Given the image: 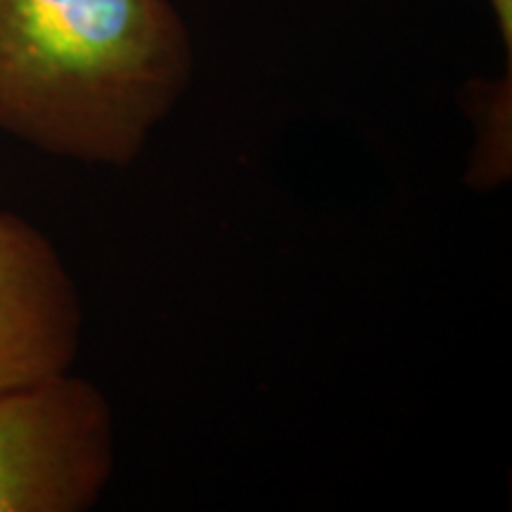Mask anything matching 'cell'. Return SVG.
I'll return each mask as SVG.
<instances>
[{
  "label": "cell",
  "mask_w": 512,
  "mask_h": 512,
  "mask_svg": "<svg viewBox=\"0 0 512 512\" xmlns=\"http://www.w3.org/2000/svg\"><path fill=\"white\" fill-rule=\"evenodd\" d=\"M192 72L171 0H0V133L46 155L131 166Z\"/></svg>",
  "instance_id": "1"
},
{
  "label": "cell",
  "mask_w": 512,
  "mask_h": 512,
  "mask_svg": "<svg viewBox=\"0 0 512 512\" xmlns=\"http://www.w3.org/2000/svg\"><path fill=\"white\" fill-rule=\"evenodd\" d=\"M83 304L62 254L34 223L0 211V392L72 370Z\"/></svg>",
  "instance_id": "3"
},
{
  "label": "cell",
  "mask_w": 512,
  "mask_h": 512,
  "mask_svg": "<svg viewBox=\"0 0 512 512\" xmlns=\"http://www.w3.org/2000/svg\"><path fill=\"white\" fill-rule=\"evenodd\" d=\"M117 430L98 384L72 370L0 392V512H86L114 472Z\"/></svg>",
  "instance_id": "2"
},
{
  "label": "cell",
  "mask_w": 512,
  "mask_h": 512,
  "mask_svg": "<svg viewBox=\"0 0 512 512\" xmlns=\"http://www.w3.org/2000/svg\"><path fill=\"white\" fill-rule=\"evenodd\" d=\"M491 12H494L498 34H501L505 55H512V0H489Z\"/></svg>",
  "instance_id": "4"
}]
</instances>
